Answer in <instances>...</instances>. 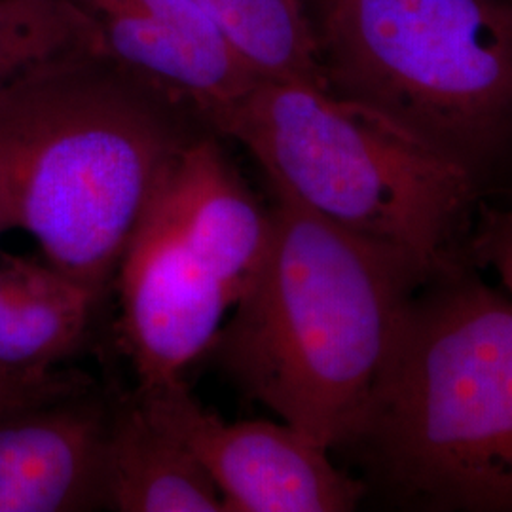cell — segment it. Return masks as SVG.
Listing matches in <instances>:
<instances>
[{"mask_svg": "<svg viewBox=\"0 0 512 512\" xmlns=\"http://www.w3.org/2000/svg\"><path fill=\"white\" fill-rule=\"evenodd\" d=\"M198 114L105 50L55 55L0 88V219L95 296Z\"/></svg>", "mask_w": 512, "mask_h": 512, "instance_id": "1", "label": "cell"}, {"mask_svg": "<svg viewBox=\"0 0 512 512\" xmlns=\"http://www.w3.org/2000/svg\"><path fill=\"white\" fill-rule=\"evenodd\" d=\"M272 241L228 313L217 365L321 446L351 448L416 289L403 256L274 196Z\"/></svg>", "mask_w": 512, "mask_h": 512, "instance_id": "2", "label": "cell"}, {"mask_svg": "<svg viewBox=\"0 0 512 512\" xmlns=\"http://www.w3.org/2000/svg\"><path fill=\"white\" fill-rule=\"evenodd\" d=\"M351 448L437 509L512 511V300L476 279L412 298Z\"/></svg>", "mask_w": 512, "mask_h": 512, "instance_id": "3", "label": "cell"}, {"mask_svg": "<svg viewBox=\"0 0 512 512\" xmlns=\"http://www.w3.org/2000/svg\"><path fill=\"white\" fill-rule=\"evenodd\" d=\"M209 129L245 148L272 194L403 256L423 279L473 202L475 173L380 114L300 80H256Z\"/></svg>", "mask_w": 512, "mask_h": 512, "instance_id": "4", "label": "cell"}, {"mask_svg": "<svg viewBox=\"0 0 512 512\" xmlns=\"http://www.w3.org/2000/svg\"><path fill=\"white\" fill-rule=\"evenodd\" d=\"M334 95L475 173L512 133V0H315Z\"/></svg>", "mask_w": 512, "mask_h": 512, "instance_id": "5", "label": "cell"}, {"mask_svg": "<svg viewBox=\"0 0 512 512\" xmlns=\"http://www.w3.org/2000/svg\"><path fill=\"white\" fill-rule=\"evenodd\" d=\"M150 421L198 459L226 512H349L366 486L285 421H224L183 380L135 389Z\"/></svg>", "mask_w": 512, "mask_h": 512, "instance_id": "6", "label": "cell"}, {"mask_svg": "<svg viewBox=\"0 0 512 512\" xmlns=\"http://www.w3.org/2000/svg\"><path fill=\"white\" fill-rule=\"evenodd\" d=\"M120 340L137 387L183 380L209 353L234 300L184 239L158 188L118 266Z\"/></svg>", "mask_w": 512, "mask_h": 512, "instance_id": "7", "label": "cell"}, {"mask_svg": "<svg viewBox=\"0 0 512 512\" xmlns=\"http://www.w3.org/2000/svg\"><path fill=\"white\" fill-rule=\"evenodd\" d=\"M114 401L69 374L0 403V512L107 509V442Z\"/></svg>", "mask_w": 512, "mask_h": 512, "instance_id": "8", "label": "cell"}, {"mask_svg": "<svg viewBox=\"0 0 512 512\" xmlns=\"http://www.w3.org/2000/svg\"><path fill=\"white\" fill-rule=\"evenodd\" d=\"M97 23L105 52L194 110L209 128L255 86L196 0H74Z\"/></svg>", "mask_w": 512, "mask_h": 512, "instance_id": "9", "label": "cell"}, {"mask_svg": "<svg viewBox=\"0 0 512 512\" xmlns=\"http://www.w3.org/2000/svg\"><path fill=\"white\" fill-rule=\"evenodd\" d=\"M219 139L211 129L198 133L167 167L158 192L188 245L236 304L268 255L272 213L258 202Z\"/></svg>", "mask_w": 512, "mask_h": 512, "instance_id": "10", "label": "cell"}, {"mask_svg": "<svg viewBox=\"0 0 512 512\" xmlns=\"http://www.w3.org/2000/svg\"><path fill=\"white\" fill-rule=\"evenodd\" d=\"M99 296L46 260L0 253V384L31 395L67 372L55 366L80 346Z\"/></svg>", "mask_w": 512, "mask_h": 512, "instance_id": "11", "label": "cell"}, {"mask_svg": "<svg viewBox=\"0 0 512 512\" xmlns=\"http://www.w3.org/2000/svg\"><path fill=\"white\" fill-rule=\"evenodd\" d=\"M107 509L226 512L198 459L150 421L133 393L114 401L107 442Z\"/></svg>", "mask_w": 512, "mask_h": 512, "instance_id": "12", "label": "cell"}, {"mask_svg": "<svg viewBox=\"0 0 512 512\" xmlns=\"http://www.w3.org/2000/svg\"><path fill=\"white\" fill-rule=\"evenodd\" d=\"M258 80L327 86L304 0H196Z\"/></svg>", "mask_w": 512, "mask_h": 512, "instance_id": "13", "label": "cell"}, {"mask_svg": "<svg viewBox=\"0 0 512 512\" xmlns=\"http://www.w3.org/2000/svg\"><path fill=\"white\" fill-rule=\"evenodd\" d=\"M74 50H105L95 19L74 0H0V88Z\"/></svg>", "mask_w": 512, "mask_h": 512, "instance_id": "14", "label": "cell"}, {"mask_svg": "<svg viewBox=\"0 0 512 512\" xmlns=\"http://www.w3.org/2000/svg\"><path fill=\"white\" fill-rule=\"evenodd\" d=\"M480 247L499 272L512 300V219L509 215L494 220Z\"/></svg>", "mask_w": 512, "mask_h": 512, "instance_id": "15", "label": "cell"}, {"mask_svg": "<svg viewBox=\"0 0 512 512\" xmlns=\"http://www.w3.org/2000/svg\"><path fill=\"white\" fill-rule=\"evenodd\" d=\"M4 401H10V395H8V391L0 385V403H4Z\"/></svg>", "mask_w": 512, "mask_h": 512, "instance_id": "16", "label": "cell"}, {"mask_svg": "<svg viewBox=\"0 0 512 512\" xmlns=\"http://www.w3.org/2000/svg\"><path fill=\"white\" fill-rule=\"evenodd\" d=\"M4 232H8V230H6V226H4V222H2V219H0V234H4Z\"/></svg>", "mask_w": 512, "mask_h": 512, "instance_id": "17", "label": "cell"}, {"mask_svg": "<svg viewBox=\"0 0 512 512\" xmlns=\"http://www.w3.org/2000/svg\"><path fill=\"white\" fill-rule=\"evenodd\" d=\"M509 217H511V219H512V213H511V215H509Z\"/></svg>", "mask_w": 512, "mask_h": 512, "instance_id": "18", "label": "cell"}]
</instances>
